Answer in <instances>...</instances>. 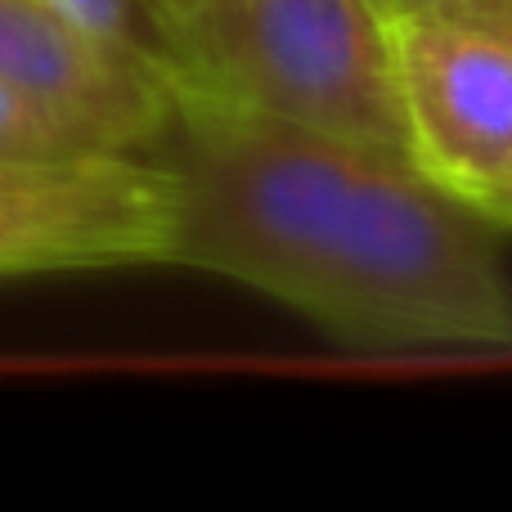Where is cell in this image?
<instances>
[{
	"label": "cell",
	"mask_w": 512,
	"mask_h": 512,
	"mask_svg": "<svg viewBox=\"0 0 512 512\" xmlns=\"http://www.w3.org/2000/svg\"><path fill=\"white\" fill-rule=\"evenodd\" d=\"M77 153L99 149L0 77V158H77Z\"/></svg>",
	"instance_id": "obj_6"
},
{
	"label": "cell",
	"mask_w": 512,
	"mask_h": 512,
	"mask_svg": "<svg viewBox=\"0 0 512 512\" xmlns=\"http://www.w3.org/2000/svg\"><path fill=\"white\" fill-rule=\"evenodd\" d=\"M373 5H378L382 14H405V9H427V5H436V0H373Z\"/></svg>",
	"instance_id": "obj_10"
},
{
	"label": "cell",
	"mask_w": 512,
	"mask_h": 512,
	"mask_svg": "<svg viewBox=\"0 0 512 512\" xmlns=\"http://www.w3.org/2000/svg\"><path fill=\"white\" fill-rule=\"evenodd\" d=\"M158 149L176 194L171 261L248 283L355 346H512L495 225L409 153L185 72Z\"/></svg>",
	"instance_id": "obj_1"
},
{
	"label": "cell",
	"mask_w": 512,
	"mask_h": 512,
	"mask_svg": "<svg viewBox=\"0 0 512 512\" xmlns=\"http://www.w3.org/2000/svg\"><path fill=\"white\" fill-rule=\"evenodd\" d=\"M176 45L185 77L239 104L409 153L387 14L373 0H203Z\"/></svg>",
	"instance_id": "obj_2"
},
{
	"label": "cell",
	"mask_w": 512,
	"mask_h": 512,
	"mask_svg": "<svg viewBox=\"0 0 512 512\" xmlns=\"http://www.w3.org/2000/svg\"><path fill=\"white\" fill-rule=\"evenodd\" d=\"M427 9H441V14L495 36L499 45L512 50V0H436V5H427Z\"/></svg>",
	"instance_id": "obj_7"
},
{
	"label": "cell",
	"mask_w": 512,
	"mask_h": 512,
	"mask_svg": "<svg viewBox=\"0 0 512 512\" xmlns=\"http://www.w3.org/2000/svg\"><path fill=\"white\" fill-rule=\"evenodd\" d=\"M0 77L95 149L144 153L171 122L176 72L81 32L50 0H0Z\"/></svg>",
	"instance_id": "obj_4"
},
{
	"label": "cell",
	"mask_w": 512,
	"mask_h": 512,
	"mask_svg": "<svg viewBox=\"0 0 512 512\" xmlns=\"http://www.w3.org/2000/svg\"><path fill=\"white\" fill-rule=\"evenodd\" d=\"M409 158L481 207L512 180V50L441 14H387Z\"/></svg>",
	"instance_id": "obj_3"
},
{
	"label": "cell",
	"mask_w": 512,
	"mask_h": 512,
	"mask_svg": "<svg viewBox=\"0 0 512 512\" xmlns=\"http://www.w3.org/2000/svg\"><path fill=\"white\" fill-rule=\"evenodd\" d=\"M149 5L158 9L162 18H167V23H171V32H180V23H185V18L194 14V9L203 5V0H149Z\"/></svg>",
	"instance_id": "obj_9"
},
{
	"label": "cell",
	"mask_w": 512,
	"mask_h": 512,
	"mask_svg": "<svg viewBox=\"0 0 512 512\" xmlns=\"http://www.w3.org/2000/svg\"><path fill=\"white\" fill-rule=\"evenodd\" d=\"M176 194L158 158L108 153L90 185L59 203L0 212V274L171 261Z\"/></svg>",
	"instance_id": "obj_5"
},
{
	"label": "cell",
	"mask_w": 512,
	"mask_h": 512,
	"mask_svg": "<svg viewBox=\"0 0 512 512\" xmlns=\"http://www.w3.org/2000/svg\"><path fill=\"white\" fill-rule=\"evenodd\" d=\"M477 212L486 216V221L495 225V230H512V180H508L504 189H499V194H490L486 203L477 207Z\"/></svg>",
	"instance_id": "obj_8"
}]
</instances>
